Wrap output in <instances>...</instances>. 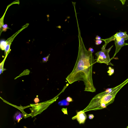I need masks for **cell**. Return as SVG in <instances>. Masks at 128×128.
<instances>
[{
    "mask_svg": "<svg viewBox=\"0 0 128 128\" xmlns=\"http://www.w3.org/2000/svg\"><path fill=\"white\" fill-rule=\"evenodd\" d=\"M77 25L79 44L78 56L72 71L66 79L69 84L82 81L85 86L84 91L95 92L96 89L94 86L92 78V68L95 60L92 53L87 50L85 47L78 23Z\"/></svg>",
    "mask_w": 128,
    "mask_h": 128,
    "instance_id": "obj_1",
    "label": "cell"
},
{
    "mask_svg": "<svg viewBox=\"0 0 128 128\" xmlns=\"http://www.w3.org/2000/svg\"><path fill=\"white\" fill-rule=\"evenodd\" d=\"M128 83V78L118 86L112 88H108L105 91L96 94L82 111L85 112L106 108L108 106L114 102L117 93Z\"/></svg>",
    "mask_w": 128,
    "mask_h": 128,
    "instance_id": "obj_2",
    "label": "cell"
},
{
    "mask_svg": "<svg viewBox=\"0 0 128 128\" xmlns=\"http://www.w3.org/2000/svg\"><path fill=\"white\" fill-rule=\"evenodd\" d=\"M113 46L108 49H105V47L102 46L101 48V50L95 54L97 58L96 62L104 63L107 65H110L113 66V64L110 62L111 59L109 56V52Z\"/></svg>",
    "mask_w": 128,
    "mask_h": 128,
    "instance_id": "obj_3",
    "label": "cell"
},
{
    "mask_svg": "<svg viewBox=\"0 0 128 128\" xmlns=\"http://www.w3.org/2000/svg\"><path fill=\"white\" fill-rule=\"evenodd\" d=\"M128 39V38H116L114 40L116 47V50L115 54L112 58L111 59V60L114 58L122 46L128 45V43L125 42V41L127 40Z\"/></svg>",
    "mask_w": 128,
    "mask_h": 128,
    "instance_id": "obj_4",
    "label": "cell"
},
{
    "mask_svg": "<svg viewBox=\"0 0 128 128\" xmlns=\"http://www.w3.org/2000/svg\"><path fill=\"white\" fill-rule=\"evenodd\" d=\"M125 38H128V34H126V32H123L120 31V32H116V34L108 38L105 39H101L104 41L105 44L103 46L106 47V46L108 43L112 40H114L115 39Z\"/></svg>",
    "mask_w": 128,
    "mask_h": 128,
    "instance_id": "obj_5",
    "label": "cell"
},
{
    "mask_svg": "<svg viewBox=\"0 0 128 128\" xmlns=\"http://www.w3.org/2000/svg\"><path fill=\"white\" fill-rule=\"evenodd\" d=\"M87 118V116L82 110L77 112L76 115L72 118V120L76 119L80 124H84Z\"/></svg>",
    "mask_w": 128,
    "mask_h": 128,
    "instance_id": "obj_6",
    "label": "cell"
},
{
    "mask_svg": "<svg viewBox=\"0 0 128 128\" xmlns=\"http://www.w3.org/2000/svg\"><path fill=\"white\" fill-rule=\"evenodd\" d=\"M23 116L24 115L22 114L17 112L14 116V120L16 121H18V122L19 121L22 119Z\"/></svg>",
    "mask_w": 128,
    "mask_h": 128,
    "instance_id": "obj_7",
    "label": "cell"
},
{
    "mask_svg": "<svg viewBox=\"0 0 128 128\" xmlns=\"http://www.w3.org/2000/svg\"><path fill=\"white\" fill-rule=\"evenodd\" d=\"M58 104L60 106H66L68 105L69 103L67 101L66 99H64L59 102Z\"/></svg>",
    "mask_w": 128,
    "mask_h": 128,
    "instance_id": "obj_8",
    "label": "cell"
},
{
    "mask_svg": "<svg viewBox=\"0 0 128 128\" xmlns=\"http://www.w3.org/2000/svg\"><path fill=\"white\" fill-rule=\"evenodd\" d=\"M108 70L107 72L108 73V75L110 76L112 75L114 73V69L110 66H109Z\"/></svg>",
    "mask_w": 128,
    "mask_h": 128,
    "instance_id": "obj_9",
    "label": "cell"
},
{
    "mask_svg": "<svg viewBox=\"0 0 128 128\" xmlns=\"http://www.w3.org/2000/svg\"><path fill=\"white\" fill-rule=\"evenodd\" d=\"M2 30L4 31H6L8 28V25L7 24H2Z\"/></svg>",
    "mask_w": 128,
    "mask_h": 128,
    "instance_id": "obj_10",
    "label": "cell"
},
{
    "mask_svg": "<svg viewBox=\"0 0 128 128\" xmlns=\"http://www.w3.org/2000/svg\"><path fill=\"white\" fill-rule=\"evenodd\" d=\"M50 54L48 56L46 57L43 58L42 59V62H46L48 60V58L49 57Z\"/></svg>",
    "mask_w": 128,
    "mask_h": 128,
    "instance_id": "obj_11",
    "label": "cell"
},
{
    "mask_svg": "<svg viewBox=\"0 0 128 128\" xmlns=\"http://www.w3.org/2000/svg\"><path fill=\"white\" fill-rule=\"evenodd\" d=\"M102 42V40L101 39L99 40H96L95 43L96 44L98 45L101 44Z\"/></svg>",
    "mask_w": 128,
    "mask_h": 128,
    "instance_id": "obj_12",
    "label": "cell"
},
{
    "mask_svg": "<svg viewBox=\"0 0 128 128\" xmlns=\"http://www.w3.org/2000/svg\"><path fill=\"white\" fill-rule=\"evenodd\" d=\"M62 110L64 114H68L67 108H63L62 109Z\"/></svg>",
    "mask_w": 128,
    "mask_h": 128,
    "instance_id": "obj_13",
    "label": "cell"
},
{
    "mask_svg": "<svg viewBox=\"0 0 128 128\" xmlns=\"http://www.w3.org/2000/svg\"><path fill=\"white\" fill-rule=\"evenodd\" d=\"M66 99L67 101L68 102H72L73 101L72 98L70 96L67 97Z\"/></svg>",
    "mask_w": 128,
    "mask_h": 128,
    "instance_id": "obj_14",
    "label": "cell"
},
{
    "mask_svg": "<svg viewBox=\"0 0 128 128\" xmlns=\"http://www.w3.org/2000/svg\"><path fill=\"white\" fill-rule=\"evenodd\" d=\"M1 63L0 64V74H1V73L3 71V62Z\"/></svg>",
    "mask_w": 128,
    "mask_h": 128,
    "instance_id": "obj_15",
    "label": "cell"
},
{
    "mask_svg": "<svg viewBox=\"0 0 128 128\" xmlns=\"http://www.w3.org/2000/svg\"><path fill=\"white\" fill-rule=\"evenodd\" d=\"M94 117V116L93 114H89L88 115V118L90 119H92Z\"/></svg>",
    "mask_w": 128,
    "mask_h": 128,
    "instance_id": "obj_16",
    "label": "cell"
},
{
    "mask_svg": "<svg viewBox=\"0 0 128 128\" xmlns=\"http://www.w3.org/2000/svg\"><path fill=\"white\" fill-rule=\"evenodd\" d=\"M39 101V100L38 97L36 98L34 100V101L36 103L38 102Z\"/></svg>",
    "mask_w": 128,
    "mask_h": 128,
    "instance_id": "obj_17",
    "label": "cell"
},
{
    "mask_svg": "<svg viewBox=\"0 0 128 128\" xmlns=\"http://www.w3.org/2000/svg\"><path fill=\"white\" fill-rule=\"evenodd\" d=\"M88 50L90 51L92 53L94 52V50L93 49L91 48H90L88 49Z\"/></svg>",
    "mask_w": 128,
    "mask_h": 128,
    "instance_id": "obj_18",
    "label": "cell"
},
{
    "mask_svg": "<svg viewBox=\"0 0 128 128\" xmlns=\"http://www.w3.org/2000/svg\"><path fill=\"white\" fill-rule=\"evenodd\" d=\"M96 40H99L101 39L100 37L98 36H96Z\"/></svg>",
    "mask_w": 128,
    "mask_h": 128,
    "instance_id": "obj_19",
    "label": "cell"
},
{
    "mask_svg": "<svg viewBox=\"0 0 128 128\" xmlns=\"http://www.w3.org/2000/svg\"><path fill=\"white\" fill-rule=\"evenodd\" d=\"M120 1L122 2L123 5L124 4V2H125V0H120Z\"/></svg>",
    "mask_w": 128,
    "mask_h": 128,
    "instance_id": "obj_20",
    "label": "cell"
},
{
    "mask_svg": "<svg viewBox=\"0 0 128 128\" xmlns=\"http://www.w3.org/2000/svg\"><path fill=\"white\" fill-rule=\"evenodd\" d=\"M126 128H128V126H127V127Z\"/></svg>",
    "mask_w": 128,
    "mask_h": 128,
    "instance_id": "obj_21",
    "label": "cell"
}]
</instances>
